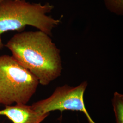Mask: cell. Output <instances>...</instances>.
I'll return each instance as SVG.
<instances>
[{
  "mask_svg": "<svg viewBox=\"0 0 123 123\" xmlns=\"http://www.w3.org/2000/svg\"><path fill=\"white\" fill-rule=\"evenodd\" d=\"M5 46L12 56L43 85H49L61 74L60 51L49 35L42 31L15 34Z\"/></svg>",
  "mask_w": 123,
  "mask_h": 123,
  "instance_id": "cell-1",
  "label": "cell"
},
{
  "mask_svg": "<svg viewBox=\"0 0 123 123\" xmlns=\"http://www.w3.org/2000/svg\"><path fill=\"white\" fill-rule=\"evenodd\" d=\"M53 8L49 3L31 4L25 0L3 1L0 4V48L3 46L2 34L9 31H22L27 25L51 35L52 29L60 22L46 15Z\"/></svg>",
  "mask_w": 123,
  "mask_h": 123,
  "instance_id": "cell-2",
  "label": "cell"
},
{
  "mask_svg": "<svg viewBox=\"0 0 123 123\" xmlns=\"http://www.w3.org/2000/svg\"><path fill=\"white\" fill-rule=\"evenodd\" d=\"M39 84L35 76L12 56H0V104L26 105Z\"/></svg>",
  "mask_w": 123,
  "mask_h": 123,
  "instance_id": "cell-3",
  "label": "cell"
},
{
  "mask_svg": "<svg viewBox=\"0 0 123 123\" xmlns=\"http://www.w3.org/2000/svg\"><path fill=\"white\" fill-rule=\"evenodd\" d=\"M88 83L84 81L79 85L71 87L65 84L55 89L49 98L34 103L31 106L36 112L41 114H49L50 112L60 110L77 111L83 113L88 123L94 122L86 109L84 96Z\"/></svg>",
  "mask_w": 123,
  "mask_h": 123,
  "instance_id": "cell-4",
  "label": "cell"
},
{
  "mask_svg": "<svg viewBox=\"0 0 123 123\" xmlns=\"http://www.w3.org/2000/svg\"><path fill=\"white\" fill-rule=\"evenodd\" d=\"M49 114H41L34 110L31 106L16 104L14 106H6L0 110V115H5L13 123H40Z\"/></svg>",
  "mask_w": 123,
  "mask_h": 123,
  "instance_id": "cell-5",
  "label": "cell"
},
{
  "mask_svg": "<svg viewBox=\"0 0 123 123\" xmlns=\"http://www.w3.org/2000/svg\"><path fill=\"white\" fill-rule=\"evenodd\" d=\"M116 123H123V95L115 92L112 100Z\"/></svg>",
  "mask_w": 123,
  "mask_h": 123,
  "instance_id": "cell-6",
  "label": "cell"
},
{
  "mask_svg": "<svg viewBox=\"0 0 123 123\" xmlns=\"http://www.w3.org/2000/svg\"><path fill=\"white\" fill-rule=\"evenodd\" d=\"M111 9L116 12H121L123 11V0H105Z\"/></svg>",
  "mask_w": 123,
  "mask_h": 123,
  "instance_id": "cell-7",
  "label": "cell"
},
{
  "mask_svg": "<svg viewBox=\"0 0 123 123\" xmlns=\"http://www.w3.org/2000/svg\"><path fill=\"white\" fill-rule=\"evenodd\" d=\"M4 0H0V4L3 1H4Z\"/></svg>",
  "mask_w": 123,
  "mask_h": 123,
  "instance_id": "cell-8",
  "label": "cell"
},
{
  "mask_svg": "<svg viewBox=\"0 0 123 123\" xmlns=\"http://www.w3.org/2000/svg\"></svg>",
  "mask_w": 123,
  "mask_h": 123,
  "instance_id": "cell-9",
  "label": "cell"
}]
</instances>
